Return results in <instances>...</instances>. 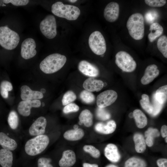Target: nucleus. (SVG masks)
Segmentation results:
<instances>
[{"label":"nucleus","instance_id":"nucleus-1","mask_svg":"<svg viewBox=\"0 0 167 167\" xmlns=\"http://www.w3.org/2000/svg\"><path fill=\"white\" fill-rule=\"evenodd\" d=\"M66 58L58 53L51 54L45 58L40 63V68L44 73L50 74L62 68L65 64Z\"/></svg>","mask_w":167,"mask_h":167},{"label":"nucleus","instance_id":"nucleus-2","mask_svg":"<svg viewBox=\"0 0 167 167\" xmlns=\"http://www.w3.org/2000/svg\"><path fill=\"white\" fill-rule=\"evenodd\" d=\"M130 36L134 39L140 40L144 34V19L141 13L133 14L129 18L126 24Z\"/></svg>","mask_w":167,"mask_h":167},{"label":"nucleus","instance_id":"nucleus-3","mask_svg":"<svg viewBox=\"0 0 167 167\" xmlns=\"http://www.w3.org/2000/svg\"><path fill=\"white\" fill-rule=\"evenodd\" d=\"M51 12L55 15L65 18L69 20L77 19L80 14V11L77 7L64 4L61 2H57L51 6Z\"/></svg>","mask_w":167,"mask_h":167},{"label":"nucleus","instance_id":"nucleus-4","mask_svg":"<svg viewBox=\"0 0 167 167\" xmlns=\"http://www.w3.org/2000/svg\"><path fill=\"white\" fill-rule=\"evenodd\" d=\"M49 142V138L46 135L36 136L26 142L25 145V152L29 156L37 155L46 148Z\"/></svg>","mask_w":167,"mask_h":167},{"label":"nucleus","instance_id":"nucleus-5","mask_svg":"<svg viewBox=\"0 0 167 167\" xmlns=\"http://www.w3.org/2000/svg\"><path fill=\"white\" fill-rule=\"evenodd\" d=\"M20 41L19 35L7 26L0 27V45L9 50L15 49Z\"/></svg>","mask_w":167,"mask_h":167},{"label":"nucleus","instance_id":"nucleus-6","mask_svg":"<svg viewBox=\"0 0 167 167\" xmlns=\"http://www.w3.org/2000/svg\"><path fill=\"white\" fill-rule=\"evenodd\" d=\"M115 62L122 71L131 72L136 69L137 64L133 57L128 53L123 51L118 52L115 55Z\"/></svg>","mask_w":167,"mask_h":167},{"label":"nucleus","instance_id":"nucleus-7","mask_svg":"<svg viewBox=\"0 0 167 167\" xmlns=\"http://www.w3.org/2000/svg\"><path fill=\"white\" fill-rule=\"evenodd\" d=\"M88 44L92 51L95 54L100 55L103 54L106 50L105 40L99 31H96L92 32L88 39Z\"/></svg>","mask_w":167,"mask_h":167},{"label":"nucleus","instance_id":"nucleus-8","mask_svg":"<svg viewBox=\"0 0 167 167\" xmlns=\"http://www.w3.org/2000/svg\"><path fill=\"white\" fill-rule=\"evenodd\" d=\"M40 28L42 33L49 39L54 38L56 36L57 24L56 19L53 15H49L41 21Z\"/></svg>","mask_w":167,"mask_h":167},{"label":"nucleus","instance_id":"nucleus-9","mask_svg":"<svg viewBox=\"0 0 167 167\" xmlns=\"http://www.w3.org/2000/svg\"><path fill=\"white\" fill-rule=\"evenodd\" d=\"M117 97V93L115 91L112 90L105 91L97 96V105L98 108H104L113 104Z\"/></svg>","mask_w":167,"mask_h":167},{"label":"nucleus","instance_id":"nucleus-10","mask_svg":"<svg viewBox=\"0 0 167 167\" xmlns=\"http://www.w3.org/2000/svg\"><path fill=\"white\" fill-rule=\"evenodd\" d=\"M36 43L33 39L29 38L25 39L21 45V57L25 59L33 57L36 54Z\"/></svg>","mask_w":167,"mask_h":167},{"label":"nucleus","instance_id":"nucleus-11","mask_svg":"<svg viewBox=\"0 0 167 167\" xmlns=\"http://www.w3.org/2000/svg\"><path fill=\"white\" fill-rule=\"evenodd\" d=\"M119 14V6L114 2L109 3L104 11V16L108 22H113L118 18Z\"/></svg>","mask_w":167,"mask_h":167},{"label":"nucleus","instance_id":"nucleus-12","mask_svg":"<svg viewBox=\"0 0 167 167\" xmlns=\"http://www.w3.org/2000/svg\"><path fill=\"white\" fill-rule=\"evenodd\" d=\"M41 104V102L39 100L22 101L19 103L17 110L19 113L22 116L28 117L31 113V109L32 107H39Z\"/></svg>","mask_w":167,"mask_h":167},{"label":"nucleus","instance_id":"nucleus-13","mask_svg":"<svg viewBox=\"0 0 167 167\" xmlns=\"http://www.w3.org/2000/svg\"><path fill=\"white\" fill-rule=\"evenodd\" d=\"M47 120L44 117L38 118L31 126L29 129V134L32 136L44 135L45 132Z\"/></svg>","mask_w":167,"mask_h":167},{"label":"nucleus","instance_id":"nucleus-14","mask_svg":"<svg viewBox=\"0 0 167 167\" xmlns=\"http://www.w3.org/2000/svg\"><path fill=\"white\" fill-rule=\"evenodd\" d=\"M78 68L83 74L89 77H96L99 74V70L98 68L86 60H82L79 62Z\"/></svg>","mask_w":167,"mask_h":167},{"label":"nucleus","instance_id":"nucleus-15","mask_svg":"<svg viewBox=\"0 0 167 167\" xmlns=\"http://www.w3.org/2000/svg\"><path fill=\"white\" fill-rule=\"evenodd\" d=\"M159 71L157 66L151 64L146 68L143 76L141 79V83L143 85H147L152 82L159 75Z\"/></svg>","mask_w":167,"mask_h":167},{"label":"nucleus","instance_id":"nucleus-16","mask_svg":"<svg viewBox=\"0 0 167 167\" xmlns=\"http://www.w3.org/2000/svg\"><path fill=\"white\" fill-rule=\"evenodd\" d=\"M20 90V97L23 101L38 100L43 97V94L40 92L32 90L27 85L22 86Z\"/></svg>","mask_w":167,"mask_h":167},{"label":"nucleus","instance_id":"nucleus-17","mask_svg":"<svg viewBox=\"0 0 167 167\" xmlns=\"http://www.w3.org/2000/svg\"><path fill=\"white\" fill-rule=\"evenodd\" d=\"M76 161V156L74 152L68 150L63 152L58 164L60 167H71L75 164Z\"/></svg>","mask_w":167,"mask_h":167},{"label":"nucleus","instance_id":"nucleus-18","mask_svg":"<svg viewBox=\"0 0 167 167\" xmlns=\"http://www.w3.org/2000/svg\"><path fill=\"white\" fill-rule=\"evenodd\" d=\"M83 86L85 90L90 92H99L104 87V83L101 80L91 77L85 80Z\"/></svg>","mask_w":167,"mask_h":167},{"label":"nucleus","instance_id":"nucleus-19","mask_svg":"<svg viewBox=\"0 0 167 167\" xmlns=\"http://www.w3.org/2000/svg\"><path fill=\"white\" fill-rule=\"evenodd\" d=\"M104 154L105 157L112 162H117L121 158L117 147L112 143H109L106 145L105 148Z\"/></svg>","mask_w":167,"mask_h":167},{"label":"nucleus","instance_id":"nucleus-20","mask_svg":"<svg viewBox=\"0 0 167 167\" xmlns=\"http://www.w3.org/2000/svg\"><path fill=\"white\" fill-rule=\"evenodd\" d=\"M116 125L113 120L108 122L105 124L102 122L97 123L95 126V129L97 132L104 134H109L113 133L115 130Z\"/></svg>","mask_w":167,"mask_h":167},{"label":"nucleus","instance_id":"nucleus-21","mask_svg":"<svg viewBox=\"0 0 167 167\" xmlns=\"http://www.w3.org/2000/svg\"><path fill=\"white\" fill-rule=\"evenodd\" d=\"M0 145L3 149L11 151L15 150L17 147L15 141L3 132H0Z\"/></svg>","mask_w":167,"mask_h":167},{"label":"nucleus","instance_id":"nucleus-22","mask_svg":"<svg viewBox=\"0 0 167 167\" xmlns=\"http://www.w3.org/2000/svg\"><path fill=\"white\" fill-rule=\"evenodd\" d=\"M13 155L10 150L4 149L0 150V165L2 167H12Z\"/></svg>","mask_w":167,"mask_h":167},{"label":"nucleus","instance_id":"nucleus-23","mask_svg":"<svg viewBox=\"0 0 167 167\" xmlns=\"http://www.w3.org/2000/svg\"><path fill=\"white\" fill-rule=\"evenodd\" d=\"M149 30L150 32L148 34V39L150 42H152L163 34L164 29L158 23L155 22L150 25Z\"/></svg>","mask_w":167,"mask_h":167},{"label":"nucleus","instance_id":"nucleus-24","mask_svg":"<svg viewBox=\"0 0 167 167\" xmlns=\"http://www.w3.org/2000/svg\"><path fill=\"white\" fill-rule=\"evenodd\" d=\"M84 135L83 130L78 128L77 130L71 129L66 131L63 134V137L68 140L76 141L81 139Z\"/></svg>","mask_w":167,"mask_h":167},{"label":"nucleus","instance_id":"nucleus-25","mask_svg":"<svg viewBox=\"0 0 167 167\" xmlns=\"http://www.w3.org/2000/svg\"><path fill=\"white\" fill-rule=\"evenodd\" d=\"M136 151L138 153L143 152L146 149V143L143 135L140 133L135 134L133 137Z\"/></svg>","mask_w":167,"mask_h":167},{"label":"nucleus","instance_id":"nucleus-26","mask_svg":"<svg viewBox=\"0 0 167 167\" xmlns=\"http://www.w3.org/2000/svg\"><path fill=\"white\" fill-rule=\"evenodd\" d=\"M133 116L138 127L142 128L147 123V118L143 112L139 109H135L133 112Z\"/></svg>","mask_w":167,"mask_h":167},{"label":"nucleus","instance_id":"nucleus-27","mask_svg":"<svg viewBox=\"0 0 167 167\" xmlns=\"http://www.w3.org/2000/svg\"><path fill=\"white\" fill-rule=\"evenodd\" d=\"M79 122L87 127L91 126L93 124V115L88 109L83 110L79 116Z\"/></svg>","mask_w":167,"mask_h":167},{"label":"nucleus","instance_id":"nucleus-28","mask_svg":"<svg viewBox=\"0 0 167 167\" xmlns=\"http://www.w3.org/2000/svg\"><path fill=\"white\" fill-rule=\"evenodd\" d=\"M160 135V132L157 129L151 127L148 128L145 132L146 143L148 147L152 146L154 138L159 136Z\"/></svg>","mask_w":167,"mask_h":167},{"label":"nucleus","instance_id":"nucleus-29","mask_svg":"<svg viewBox=\"0 0 167 167\" xmlns=\"http://www.w3.org/2000/svg\"><path fill=\"white\" fill-rule=\"evenodd\" d=\"M153 96L156 101L163 105L167 100V85L161 86L158 88L156 90Z\"/></svg>","mask_w":167,"mask_h":167},{"label":"nucleus","instance_id":"nucleus-30","mask_svg":"<svg viewBox=\"0 0 167 167\" xmlns=\"http://www.w3.org/2000/svg\"><path fill=\"white\" fill-rule=\"evenodd\" d=\"M146 163L143 160L136 157H132L126 161L124 167H146Z\"/></svg>","mask_w":167,"mask_h":167},{"label":"nucleus","instance_id":"nucleus-31","mask_svg":"<svg viewBox=\"0 0 167 167\" xmlns=\"http://www.w3.org/2000/svg\"><path fill=\"white\" fill-rule=\"evenodd\" d=\"M141 97L142 99L139 102L142 107L148 113L152 114L153 107L152 104L150 102L148 96L146 94H143Z\"/></svg>","mask_w":167,"mask_h":167},{"label":"nucleus","instance_id":"nucleus-32","mask_svg":"<svg viewBox=\"0 0 167 167\" xmlns=\"http://www.w3.org/2000/svg\"><path fill=\"white\" fill-rule=\"evenodd\" d=\"M13 86L10 82L3 80L0 84V93L3 98H7L8 96V92L12 90Z\"/></svg>","mask_w":167,"mask_h":167},{"label":"nucleus","instance_id":"nucleus-33","mask_svg":"<svg viewBox=\"0 0 167 167\" xmlns=\"http://www.w3.org/2000/svg\"><path fill=\"white\" fill-rule=\"evenodd\" d=\"M157 47L163 56L167 58V37L166 36H161L157 42Z\"/></svg>","mask_w":167,"mask_h":167},{"label":"nucleus","instance_id":"nucleus-34","mask_svg":"<svg viewBox=\"0 0 167 167\" xmlns=\"http://www.w3.org/2000/svg\"><path fill=\"white\" fill-rule=\"evenodd\" d=\"M8 124L11 129L15 130L18 126L19 119L16 112L14 110L10 112L7 119Z\"/></svg>","mask_w":167,"mask_h":167},{"label":"nucleus","instance_id":"nucleus-35","mask_svg":"<svg viewBox=\"0 0 167 167\" xmlns=\"http://www.w3.org/2000/svg\"><path fill=\"white\" fill-rule=\"evenodd\" d=\"M79 96L81 100L87 104L92 103L95 100L94 94L91 92L85 90L81 92Z\"/></svg>","mask_w":167,"mask_h":167},{"label":"nucleus","instance_id":"nucleus-36","mask_svg":"<svg viewBox=\"0 0 167 167\" xmlns=\"http://www.w3.org/2000/svg\"><path fill=\"white\" fill-rule=\"evenodd\" d=\"M76 99V96L74 92L71 91H68L63 96L62 100V104L63 105H66L74 101Z\"/></svg>","mask_w":167,"mask_h":167},{"label":"nucleus","instance_id":"nucleus-37","mask_svg":"<svg viewBox=\"0 0 167 167\" xmlns=\"http://www.w3.org/2000/svg\"><path fill=\"white\" fill-rule=\"evenodd\" d=\"M96 114L97 118L99 120L105 121L109 119L111 115L110 113L104 108H97Z\"/></svg>","mask_w":167,"mask_h":167},{"label":"nucleus","instance_id":"nucleus-38","mask_svg":"<svg viewBox=\"0 0 167 167\" xmlns=\"http://www.w3.org/2000/svg\"><path fill=\"white\" fill-rule=\"evenodd\" d=\"M83 149L85 152L89 153L95 158H98L100 156V151L92 145H85Z\"/></svg>","mask_w":167,"mask_h":167},{"label":"nucleus","instance_id":"nucleus-39","mask_svg":"<svg viewBox=\"0 0 167 167\" xmlns=\"http://www.w3.org/2000/svg\"><path fill=\"white\" fill-rule=\"evenodd\" d=\"M158 17V13L154 11H148L145 14V18L146 21L148 23H152L157 19Z\"/></svg>","mask_w":167,"mask_h":167},{"label":"nucleus","instance_id":"nucleus-40","mask_svg":"<svg viewBox=\"0 0 167 167\" xmlns=\"http://www.w3.org/2000/svg\"><path fill=\"white\" fill-rule=\"evenodd\" d=\"M144 2L148 5L152 7H160L165 5L166 2L165 0H145Z\"/></svg>","mask_w":167,"mask_h":167},{"label":"nucleus","instance_id":"nucleus-41","mask_svg":"<svg viewBox=\"0 0 167 167\" xmlns=\"http://www.w3.org/2000/svg\"><path fill=\"white\" fill-rule=\"evenodd\" d=\"M79 109V107L76 104L73 103H70L66 105L63 108V111L65 113H68L71 112L78 111Z\"/></svg>","mask_w":167,"mask_h":167},{"label":"nucleus","instance_id":"nucleus-42","mask_svg":"<svg viewBox=\"0 0 167 167\" xmlns=\"http://www.w3.org/2000/svg\"><path fill=\"white\" fill-rule=\"evenodd\" d=\"M153 104H152L153 107V111L152 114L153 116H155L157 115L161 110L163 105L161 104L156 100L153 96Z\"/></svg>","mask_w":167,"mask_h":167},{"label":"nucleus","instance_id":"nucleus-43","mask_svg":"<svg viewBox=\"0 0 167 167\" xmlns=\"http://www.w3.org/2000/svg\"><path fill=\"white\" fill-rule=\"evenodd\" d=\"M51 160L50 158L41 157L37 161L38 167H53L50 163Z\"/></svg>","mask_w":167,"mask_h":167},{"label":"nucleus","instance_id":"nucleus-44","mask_svg":"<svg viewBox=\"0 0 167 167\" xmlns=\"http://www.w3.org/2000/svg\"><path fill=\"white\" fill-rule=\"evenodd\" d=\"M2 1L5 3H11L13 5L17 6L26 5L29 1L28 0H4Z\"/></svg>","mask_w":167,"mask_h":167},{"label":"nucleus","instance_id":"nucleus-45","mask_svg":"<svg viewBox=\"0 0 167 167\" xmlns=\"http://www.w3.org/2000/svg\"><path fill=\"white\" fill-rule=\"evenodd\" d=\"M156 163L159 167H167V160L166 159H159L157 161Z\"/></svg>","mask_w":167,"mask_h":167},{"label":"nucleus","instance_id":"nucleus-46","mask_svg":"<svg viewBox=\"0 0 167 167\" xmlns=\"http://www.w3.org/2000/svg\"><path fill=\"white\" fill-rule=\"evenodd\" d=\"M161 133L162 137H166L167 135V126L165 125L162 126L161 129Z\"/></svg>","mask_w":167,"mask_h":167},{"label":"nucleus","instance_id":"nucleus-47","mask_svg":"<svg viewBox=\"0 0 167 167\" xmlns=\"http://www.w3.org/2000/svg\"><path fill=\"white\" fill-rule=\"evenodd\" d=\"M83 167H98V165L96 164H90L88 163H84Z\"/></svg>","mask_w":167,"mask_h":167},{"label":"nucleus","instance_id":"nucleus-48","mask_svg":"<svg viewBox=\"0 0 167 167\" xmlns=\"http://www.w3.org/2000/svg\"><path fill=\"white\" fill-rule=\"evenodd\" d=\"M105 167H118L113 164H110V165H107Z\"/></svg>","mask_w":167,"mask_h":167},{"label":"nucleus","instance_id":"nucleus-49","mask_svg":"<svg viewBox=\"0 0 167 167\" xmlns=\"http://www.w3.org/2000/svg\"><path fill=\"white\" fill-rule=\"evenodd\" d=\"M40 92H41L42 94L45 93L46 92L44 88H42Z\"/></svg>","mask_w":167,"mask_h":167},{"label":"nucleus","instance_id":"nucleus-50","mask_svg":"<svg viewBox=\"0 0 167 167\" xmlns=\"http://www.w3.org/2000/svg\"><path fill=\"white\" fill-rule=\"evenodd\" d=\"M74 129L77 130L78 129V126L77 125H75L73 126Z\"/></svg>","mask_w":167,"mask_h":167},{"label":"nucleus","instance_id":"nucleus-51","mask_svg":"<svg viewBox=\"0 0 167 167\" xmlns=\"http://www.w3.org/2000/svg\"><path fill=\"white\" fill-rule=\"evenodd\" d=\"M77 1V0H69V1L71 2H72V3H74V2H76V1Z\"/></svg>","mask_w":167,"mask_h":167},{"label":"nucleus","instance_id":"nucleus-52","mask_svg":"<svg viewBox=\"0 0 167 167\" xmlns=\"http://www.w3.org/2000/svg\"><path fill=\"white\" fill-rule=\"evenodd\" d=\"M133 113H130L129 115V116L130 117V118H132V117L133 116V114L132 115V114Z\"/></svg>","mask_w":167,"mask_h":167},{"label":"nucleus","instance_id":"nucleus-53","mask_svg":"<svg viewBox=\"0 0 167 167\" xmlns=\"http://www.w3.org/2000/svg\"><path fill=\"white\" fill-rule=\"evenodd\" d=\"M79 124L80 125H82L83 124L82 123H81V122H80L79 121Z\"/></svg>","mask_w":167,"mask_h":167},{"label":"nucleus","instance_id":"nucleus-54","mask_svg":"<svg viewBox=\"0 0 167 167\" xmlns=\"http://www.w3.org/2000/svg\"><path fill=\"white\" fill-rule=\"evenodd\" d=\"M45 104L43 102V103H42V106H45Z\"/></svg>","mask_w":167,"mask_h":167},{"label":"nucleus","instance_id":"nucleus-55","mask_svg":"<svg viewBox=\"0 0 167 167\" xmlns=\"http://www.w3.org/2000/svg\"><path fill=\"white\" fill-rule=\"evenodd\" d=\"M167 136L166 137V138L165 139V142L166 143L167 142Z\"/></svg>","mask_w":167,"mask_h":167}]
</instances>
